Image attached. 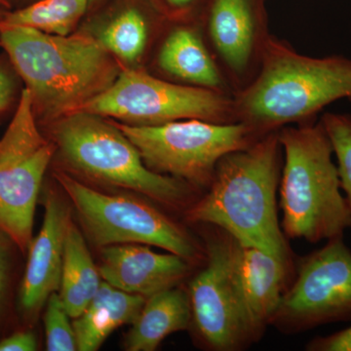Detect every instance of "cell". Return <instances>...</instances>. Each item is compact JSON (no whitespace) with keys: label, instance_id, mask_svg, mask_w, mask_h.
<instances>
[{"label":"cell","instance_id":"cell-4","mask_svg":"<svg viewBox=\"0 0 351 351\" xmlns=\"http://www.w3.org/2000/svg\"><path fill=\"white\" fill-rule=\"evenodd\" d=\"M277 134L284 154L279 184L284 235L311 243L343 237L351 228V207L341 193L324 126L311 121Z\"/></svg>","mask_w":351,"mask_h":351},{"label":"cell","instance_id":"cell-26","mask_svg":"<svg viewBox=\"0 0 351 351\" xmlns=\"http://www.w3.org/2000/svg\"><path fill=\"white\" fill-rule=\"evenodd\" d=\"M16 84L12 73L0 62V115L8 110L15 98Z\"/></svg>","mask_w":351,"mask_h":351},{"label":"cell","instance_id":"cell-27","mask_svg":"<svg viewBox=\"0 0 351 351\" xmlns=\"http://www.w3.org/2000/svg\"><path fill=\"white\" fill-rule=\"evenodd\" d=\"M8 241H11V239L0 230V306L3 300L7 280H8L9 257L8 247H7Z\"/></svg>","mask_w":351,"mask_h":351},{"label":"cell","instance_id":"cell-23","mask_svg":"<svg viewBox=\"0 0 351 351\" xmlns=\"http://www.w3.org/2000/svg\"><path fill=\"white\" fill-rule=\"evenodd\" d=\"M69 314L64 307L59 293L48 298L44 313L46 350L48 351L77 350L75 328L69 321Z\"/></svg>","mask_w":351,"mask_h":351},{"label":"cell","instance_id":"cell-19","mask_svg":"<svg viewBox=\"0 0 351 351\" xmlns=\"http://www.w3.org/2000/svg\"><path fill=\"white\" fill-rule=\"evenodd\" d=\"M82 232L69 219L64 237L59 295L71 318L78 317L98 292L101 283Z\"/></svg>","mask_w":351,"mask_h":351},{"label":"cell","instance_id":"cell-12","mask_svg":"<svg viewBox=\"0 0 351 351\" xmlns=\"http://www.w3.org/2000/svg\"><path fill=\"white\" fill-rule=\"evenodd\" d=\"M206 27L219 66L237 92L257 75L269 38L263 0H211Z\"/></svg>","mask_w":351,"mask_h":351},{"label":"cell","instance_id":"cell-1","mask_svg":"<svg viewBox=\"0 0 351 351\" xmlns=\"http://www.w3.org/2000/svg\"><path fill=\"white\" fill-rule=\"evenodd\" d=\"M281 152L278 134L274 132L226 154L207 193L186 210V219L215 226L243 246L290 261L277 214Z\"/></svg>","mask_w":351,"mask_h":351},{"label":"cell","instance_id":"cell-3","mask_svg":"<svg viewBox=\"0 0 351 351\" xmlns=\"http://www.w3.org/2000/svg\"><path fill=\"white\" fill-rule=\"evenodd\" d=\"M0 46L31 93L34 114L75 112L114 82L112 54L85 34L51 36L32 27H0Z\"/></svg>","mask_w":351,"mask_h":351},{"label":"cell","instance_id":"cell-6","mask_svg":"<svg viewBox=\"0 0 351 351\" xmlns=\"http://www.w3.org/2000/svg\"><path fill=\"white\" fill-rule=\"evenodd\" d=\"M54 177L73 203L88 239L96 246L144 244L159 247L189 263L205 258V249L184 226L147 201L101 193L64 171H57Z\"/></svg>","mask_w":351,"mask_h":351},{"label":"cell","instance_id":"cell-18","mask_svg":"<svg viewBox=\"0 0 351 351\" xmlns=\"http://www.w3.org/2000/svg\"><path fill=\"white\" fill-rule=\"evenodd\" d=\"M193 323L188 292L173 287L149 295L145 300L133 327L127 335L129 351H154L174 332L189 329Z\"/></svg>","mask_w":351,"mask_h":351},{"label":"cell","instance_id":"cell-9","mask_svg":"<svg viewBox=\"0 0 351 351\" xmlns=\"http://www.w3.org/2000/svg\"><path fill=\"white\" fill-rule=\"evenodd\" d=\"M56 145L39 131L25 88L13 119L0 138V230L21 251L32 240L34 213Z\"/></svg>","mask_w":351,"mask_h":351},{"label":"cell","instance_id":"cell-7","mask_svg":"<svg viewBox=\"0 0 351 351\" xmlns=\"http://www.w3.org/2000/svg\"><path fill=\"white\" fill-rule=\"evenodd\" d=\"M137 147L145 165L191 186L207 188L219 161L258 140L242 122L182 119L157 125L113 122Z\"/></svg>","mask_w":351,"mask_h":351},{"label":"cell","instance_id":"cell-30","mask_svg":"<svg viewBox=\"0 0 351 351\" xmlns=\"http://www.w3.org/2000/svg\"><path fill=\"white\" fill-rule=\"evenodd\" d=\"M4 13V11L0 10V17H1L2 14Z\"/></svg>","mask_w":351,"mask_h":351},{"label":"cell","instance_id":"cell-28","mask_svg":"<svg viewBox=\"0 0 351 351\" xmlns=\"http://www.w3.org/2000/svg\"><path fill=\"white\" fill-rule=\"evenodd\" d=\"M165 1L174 8H184L195 3L196 0H165Z\"/></svg>","mask_w":351,"mask_h":351},{"label":"cell","instance_id":"cell-10","mask_svg":"<svg viewBox=\"0 0 351 351\" xmlns=\"http://www.w3.org/2000/svg\"><path fill=\"white\" fill-rule=\"evenodd\" d=\"M216 230L207 237L204 267L189 282L191 324L209 350H239L253 341L237 281L239 242L223 230Z\"/></svg>","mask_w":351,"mask_h":351},{"label":"cell","instance_id":"cell-15","mask_svg":"<svg viewBox=\"0 0 351 351\" xmlns=\"http://www.w3.org/2000/svg\"><path fill=\"white\" fill-rule=\"evenodd\" d=\"M290 261L239 243L237 274L252 341H258L282 301Z\"/></svg>","mask_w":351,"mask_h":351},{"label":"cell","instance_id":"cell-2","mask_svg":"<svg viewBox=\"0 0 351 351\" xmlns=\"http://www.w3.org/2000/svg\"><path fill=\"white\" fill-rule=\"evenodd\" d=\"M341 99L351 101L350 58L304 56L269 36L257 75L233 95V113L261 138L288 124L315 121Z\"/></svg>","mask_w":351,"mask_h":351},{"label":"cell","instance_id":"cell-5","mask_svg":"<svg viewBox=\"0 0 351 351\" xmlns=\"http://www.w3.org/2000/svg\"><path fill=\"white\" fill-rule=\"evenodd\" d=\"M51 133L64 162L89 179L135 191L174 209L186 210L195 201L191 200V184L149 169L133 143L104 117L69 113L55 120Z\"/></svg>","mask_w":351,"mask_h":351},{"label":"cell","instance_id":"cell-11","mask_svg":"<svg viewBox=\"0 0 351 351\" xmlns=\"http://www.w3.org/2000/svg\"><path fill=\"white\" fill-rule=\"evenodd\" d=\"M341 321H351V250L343 237L302 258L270 324L300 332Z\"/></svg>","mask_w":351,"mask_h":351},{"label":"cell","instance_id":"cell-21","mask_svg":"<svg viewBox=\"0 0 351 351\" xmlns=\"http://www.w3.org/2000/svg\"><path fill=\"white\" fill-rule=\"evenodd\" d=\"M149 38L144 15L137 9H127L103 29L99 40L112 56L134 63L142 56Z\"/></svg>","mask_w":351,"mask_h":351},{"label":"cell","instance_id":"cell-16","mask_svg":"<svg viewBox=\"0 0 351 351\" xmlns=\"http://www.w3.org/2000/svg\"><path fill=\"white\" fill-rule=\"evenodd\" d=\"M157 64L164 73L191 86L230 93V85L217 60L191 27H176L166 36Z\"/></svg>","mask_w":351,"mask_h":351},{"label":"cell","instance_id":"cell-17","mask_svg":"<svg viewBox=\"0 0 351 351\" xmlns=\"http://www.w3.org/2000/svg\"><path fill=\"white\" fill-rule=\"evenodd\" d=\"M145 300L101 281L92 301L73 321L77 350H98L115 330L133 324Z\"/></svg>","mask_w":351,"mask_h":351},{"label":"cell","instance_id":"cell-8","mask_svg":"<svg viewBox=\"0 0 351 351\" xmlns=\"http://www.w3.org/2000/svg\"><path fill=\"white\" fill-rule=\"evenodd\" d=\"M77 112L113 117L132 125H157L191 119L237 122L230 94L165 82L131 69L119 71L110 87Z\"/></svg>","mask_w":351,"mask_h":351},{"label":"cell","instance_id":"cell-25","mask_svg":"<svg viewBox=\"0 0 351 351\" xmlns=\"http://www.w3.org/2000/svg\"><path fill=\"white\" fill-rule=\"evenodd\" d=\"M38 350L36 335L32 331H21L0 341V351H34Z\"/></svg>","mask_w":351,"mask_h":351},{"label":"cell","instance_id":"cell-24","mask_svg":"<svg viewBox=\"0 0 351 351\" xmlns=\"http://www.w3.org/2000/svg\"><path fill=\"white\" fill-rule=\"evenodd\" d=\"M306 350L311 351H351V326L326 337L313 339Z\"/></svg>","mask_w":351,"mask_h":351},{"label":"cell","instance_id":"cell-14","mask_svg":"<svg viewBox=\"0 0 351 351\" xmlns=\"http://www.w3.org/2000/svg\"><path fill=\"white\" fill-rule=\"evenodd\" d=\"M191 263L175 254H160L144 244L101 248V279L130 294L149 295L176 287L189 276Z\"/></svg>","mask_w":351,"mask_h":351},{"label":"cell","instance_id":"cell-22","mask_svg":"<svg viewBox=\"0 0 351 351\" xmlns=\"http://www.w3.org/2000/svg\"><path fill=\"white\" fill-rule=\"evenodd\" d=\"M337 158L341 189L351 207V114L326 112L321 117Z\"/></svg>","mask_w":351,"mask_h":351},{"label":"cell","instance_id":"cell-20","mask_svg":"<svg viewBox=\"0 0 351 351\" xmlns=\"http://www.w3.org/2000/svg\"><path fill=\"white\" fill-rule=\"evenodd\" d=\"M90 0H38L15 11H4L0 27H27L51 36L71 34Z\"/></svg>","mask_w":351,"mask_h":351},{"label":"cell","instance_id":"cell-29","mask_svg":"<svg viewBox=\"0 0 351 351\" xmlns=\"http://www.w3.org/2000/svg\"><path fill=\"white\" fill-rule=\"evenodd\" d=\"M0 7L9 8L10 7V0H0Z\"/></svg>","mask_w":351,"mask_h":351},{"label":"cell","instance_id":"cell-13","mask_svg":"<svg viewBox=\"0 0 351 351\" xmlns=\"http://www.w3.org/2000/svg\"><path fill=\"white\" fill-rule=\"evenodd\" d=\"M71 218L59 196L49 193L44 203L43 226L29 244V258L20 289V308L25 317L34 319L51 294L61 284L64 237Z\"/></svg>","mask_w":351,"mask_h":351}]
</instances>
